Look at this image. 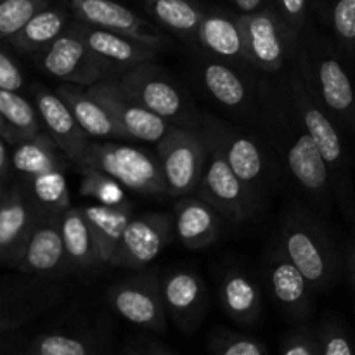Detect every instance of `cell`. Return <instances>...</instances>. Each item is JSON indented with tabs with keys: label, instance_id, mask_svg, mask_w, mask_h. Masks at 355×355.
I'll return each instance as SVG.
<instances>
[{
	"label": "cell",
	"instance_id": "cell-42",
	"mask_svg": "<svg viewBox=\"0 0 355 355\" xmlns=\"http://www.w3.org/2000/svg\"><path fill=\"white\" fill-rule=\"evenodd\" d=\"M277 12L281 14L288 26L298 33L304 28L309 12V0H276Z\"/></svg>",
	"mask_w": 355,
	"mask_h": 355
},
{
	"label": "cell",
	"instance_id": "cell-8",
	"mask_svg": "<svg viewBox=\"0 0 355 355\" xmlns=\"http://www.w3.org/2000/svg\"><path fill=\"white\" fill-rule=\"evenodd\" d=\"M107 302L121 319L134 326L156 333L165 331L166 307L162 279L155 274H142L114 284L107 290Z\"/></svg>",
	"mask_w": 355,
	"mask_h": 355
},
{
	"label": "cell",
	"instance_id": "cell-48",
	"mask_svg": "<svg viewBox=\"0 0 355 355\" xmlns=\"http://www.w3.org/2000/svg\"><path fill=\"white\" fill-rule=\"evenodd\" d=\"M23 355H33V354H30V352H28V354H23Z\"/></svg>",
	"mask_w": 355,
	"mask_h": 355
},
{
	"label": "cell",
	"instance_id": "cell-3",
	"mask_svg": "<svg viewBox=\"0 0 355 355\" xmlns=\"http://www.w3.org/2000/svg\"><path fill=\"white\" fill-rule=\"evenodd\" d=\"M80 172L96 170L113 177L125 189L146 196L166 194L165 177L158 156L141 148L116 142H90Z\"/></svg>",
	"mask_w": 355,
	"mask_h": 355
},
{
	"label": "cell",
	"instance_id": "cell-30",
	"mask_svg": "<svg viewBox=\"0 0 355 355\" xmlns=\"http://www.w3.org/2000/svg\"><path fill=\"white\" fill-rule=\"evenodd\" d=\"M68 23V16L61 7L49 6L42 12H38L33 19L28 21L26 26L14 35L9 42L10 47L23 54H35L42 52L62 35Z\"/></svg>",
	"mask_w": 355,
	"mask_h": 355
},
{
	"label": "cell",
	"instance_id": "cell-28",
	"mask_svg": "<svg viewBox=\"0 0 355 355\" xmlns=\"http://www.w3.org/2000/svg\"><path fill=\"white\" fill-rule=\"evenodd\" d=\"M37 113L17 92L0 90V137L10 146L38 137L42 128Z\"/></svg>",
	"mask_w": 355,
	"mask_h": 355
},
{
	"label": "cell",
	"instance_id": "cell-26",
	"mask_svg": "<svg viewBox=\"0 0 355 355\" xmlns=\"http://www.w3.org/2000/svg\"><path fill=\"white\" fill-rule=\"evenodd\" d=\"M61 232L68 267L75 270H85L103 263L96 239L83 217L82 208L76 207L64 211V215L61 217Z\"/></svg>",
	"mask_w": 355,
	"mask_h": 355
},
{
	"label": "cell",
	"instance_id": "cell-39",
	"mask_svg": "<svg viewBox=\"0 0 355 355\" xmlns=\"http://www.w3.org/2000/svg\"><path fill=\"white\" fill-rule=\"evenodd\" d=\"M283 355H322L321 336L309 328H300L284 338Z\"/></svg>",
	"mask_w": 355,
	"mask_h": 355
},
{
	"label": "cell",
	"instance_id": "cell-36",
	"mask_svg": "<svg viewBox=\"0 0 355 355\" xmlns=\"http://www.w3.org/2000/svg\"><path fill=\"white\" fill-rule=\"evenodd\" d=\"M80 193L87 198H92L96 203L101 205H120L127 201L123 193V186L113 177L106 175L96 170H87L82 172V184H80Z\"/></svg>",
	"mask_w": 355,
	"mask_h": 355
},
{
	"label": "cell",
	"instance_id": "cell-6",
	"mask_svg": "<svg viewBox=\"0 0 355 355\" xmlns=\"http://www.w3.org/2000/svg\"><path fill=\"white\" fill-rule=\"evenodd\" d=\"M207 144L208 162L198 186V196L234 224L250 220L259 208V194L236 175L217 146L208 141Z\"/></svg>",
	"mask_w": 355,
	"mask_h": 355
},
{
	"label": "cell",
	"instance_id": "cell-40",
	"mask_svg": "<svg viewBox=\"0 0 355 355\" xmlns=\"http://www.w3.org/2000/svg\"><path fill=\"white\" fill-rule=\"evenodd\" d=\"M321 349L322 355H355L347 331L333 321H328L322 328Z\"/></svg>",
	"mask_w": 355,
	"mask_h": 355
},
{
	"label": "cell",
	"instance_id": "cell-31",
	"mask_svg": "<svg viewBox=\"0 0 355 355\" xmlns=\"http://www.w3.org/2000/svg\"><path fill=\"white\" fill-rule=\"evenodd\" d=\"M61 155L54 139L47 132H42L38 137L12 146L14 172L26 179H33L40 173L62 168Z\"/></svg>",
	"mask_w": 355,
	"mask_h": 355
},
{
	"label": "cell",
	"instance_id": "cell-18",
	"mask_svg": "<svg viewBox=\"0 0 355 355\" xmlns=\"http://www.w3.org/2000/svg\"><path fill=\"white\" fill-rule=\"evenodd\" d=\"M266 274L276 304L291 318H309L314 288L279 248L272 250L267 257Z\"/></svg>",
	"mask_w": 355,
	"mask_h": 355
},
{
	"label": "cell",
	"instance_id": "cell-10",
	"mask_svg": "<svg viewBox=\"0 0 355 355\" xmlns=\"http://www.w3.org/2000/svg\"><path fill=\"white\" fill-rule=\"evenodd\" d=\"M40 215L30 189L12 184L2 189L0 203V260L6 267H19Z\"/></svg>",
	"mask_w": 355,
	"mask_h": 355
},
{
	"label": "cell",
	"instance_id": "cell-29",
	"mask_svg": "<svg viewBox=\"0 0 355 355\" xmlns=\"http://www.w3.org/2000/svg\"><path fill=\"white\" fill-rule=\"evenodd\" d=\"M201 82L218 104L231 110H239L250 99L245 78L222 59H207L201 64Z\"/></svg>",
	"mask_w": 355,
	"mask_h": 355
},
{
	"label": "cell",
	"instance_id": "cell-9",
	"mask_svg": "<svg viewBox=\"0 0 355 355\" xmlns=\"http://www.w3.org/2000/svg\"><path fill=\"white\" fill-rule=\"evenodd\" d=\"M116 82L128 96L165 120H184L189 113L182 89L151 61L123 73Z\"/></svg>",
	"mask_w": 355,
	"mask_h": 355
},
{
	"label": "cell",
	"instance_id": "cell-32",
	"mask_svg": "<svg viewBox=\"0 0 355 355\" xmlns=\"http://www.w3.org/2000/svg\"><path fill=\"white\" fill-rule=\"evenodd\" d=\"M30 194L37 207L40 218L59 217L69 210V191L62 168L51 170L40 175L28 179Z\"/></svg>",
	"mask_w": 355,
	"mask_h": 355
},
{
	"label": "cell",
	"instance_id": "cell-15",
	"mask_svg": "<svg viewBox=\"0 0 355 355\" xmlns=\"http://www.w3.org/2000/svg\"><path fill=\"white\" fill-rule=\"evenodd\" d=\"M69 3L82 23L127 35L158 51L166 45L165 37L151 23L121 3L113 0H69Z\"/></svg>",
	"mask_w": 355,
	"mask_h": 355
},
{
	"label": "cell",
	"instance_id": "cell-5",
	"mask_svg": "<svg viewBox=\"0 0 355 355\" xmlns=\"http://www.w3.org/2000/svg\"><path fill=\"white\" fill-rule=\"evenodd\" d=\"M156 156L165 177L166 196L184 198L198 186L208 162V144L201 132L173 127L156 142Z\"/></svg>",
	"mask_w": 355,
	"mask_h": 355
},
{
	"label": "cell",
	"instance_id": "cell-27",
	"mask_svg": "<svg viewBox=\"0 0 355 355\" xmlns=\"http://www.w3.org/2000/svg\"><path fill=\"white\" fill-rule=\"evenodd\" d=\"M220 304L229 318L243 324H252L259 319L262 297L255 281L246 274L232 270L220 283Z\"/></svg>",
	"mask_w": 355,
	"mask_h": 355
},
{
	"label": "cell",
	"instance_id": "cell-22",
	"mask_svg": "<svg viewBox=\"0 0 355 355\" xmlns=\"http://www.w3.org/2000/svg\"><path fill=\"white\" fill-rule=\"evenodd\" d=\"M64 266H68V259L62 241L61 218H40L17 269L30 276H52Z\"/></svg>",
	"mask_w": 355,
	"mask_h": 355
},
{
	"label": "cell",
	"instance_id": "cell-20",
	"mask_svg": "<svg viewBox=\"0 0 355 355\" xmlns=\"http://www.w3.org/2000/svg\"><path fill=\"white\" fill-rule=\"evenodd\" d=\"M80 26H82L83 37L94 54L99 55L106 64H110L118 76L130 71L132 68L142 64V62L153 61L158 54V49L142 44L127 35L90 26L82 21H80Z\"/></svg>",
	"mask_w": 355,
	"mask_h": 355
},
{
	"label": "cell",
	"instance_id": "cell-21",
	"mask_svg": "<svg viewBox=\"0 0 355 355\" xmlns=\"http://www.w3.org/2000/svg\"><path fill=\"white\" fill-rule=\"evenodd\" d=\"M173 224L180 245L187 250H205L217 241L220 214L200 196L177 198Z\"/></svg>",
	"mask_w": 355,
	"mask_h": 355
},
{
	"label": "cell",
	"instance_id": "cell-19",
	"mask_svg": "<svg viewBox=\"0 0 355 355\" xmlns=\"http://www.w3.org/2000/svg\"><path fill=\"white\" fill-rule=\"evenodd\" d=\"M286 166L298 186L328 203L331 198V170L314 139L302 132L286 149Z\"/></svg>",
	"mask_w": 355,
	"mask_h": 355
},
{
	"label": "cell",
	"instance_id": "cell-4",
	"mask_svg": "<svg viewBox=\"0 0 355 355\" xmlns=\"http://www.w3.org/2000/svg\"><path fill=\"white\" fill-rule=\"evenodd\" d=\"M38 66L52 78L82 87L116 78L113 68L89 47L80 23L66 28L61 37L38 52Z\"/></svg>",
	"mask_w": 355,
	"mask_h": 355
},
{
	"label": "cell",
	"instance_id": "cell-24",
	"mask_svg": "<svg viewBox=\"0 0 355 355\" xmlns=\"http://www.w3.org/2000/svg\"><path fill=\"white\" fill-rule=\"evenodd\" d=\"M83 211L87 224L92 231L99 250L101 262L110 263L120 245L128 222L132 220V205L123 201L120 205H101L92 203L80 207Z\"/></svg>",
	"mask_w": 355,
	"mask_h": 355
},
{
	"label": "cell",
	"instance_id": "cell-41",
	"mask_svg": "<svg viewBox=\"0 0 355 355\" xmlns=\"http://www.w3.org/2000/svg\"><path fill=\"white\" fill-rule=\"evenodd\" d=\"M23 82V73H21L16 59L10 55L7 49H2L0 51V90L19 92Z\"/></svg>",
	"mask_w": 355,
	"mask_h": 355
},
{
	"label": "cell",
	"instance_id": "cell-13",
	"mask_svg": "<svg viewBox=\"0 0 355 355\" xmlns=\"http://www.w3.org/2000/svg\"><path fill=\"white\" fill-rule=\"evenodd\" d=\"M87 89L110 110V113L116 118V121L130 139H139V141L155 142L156 144L172 128V123L168 120L158 116L151 110L142 106L134 97L128 96L118 85L116 78L104 80L96 85L87 87Z\"/></svg>",
	"mask_w": 355,
	"mask_h": 355
},
{
	"label": "cell",
	"instance_id": "cell-44",
	"mask_svg": "<svg viewBox=\"0 0 355 355\" xmlns=\"http://www.w3.org/2000/svg\"><path fill=\"white\" fill-rule=\"evenodd\" d=\"M266 0H234L236 7L241 10V14H253L262 9Z\"/></svg>",
	"mask_w": 355,
	"mask_h": 355
},
{
	"label": "cell",
	"instance_id": "cell-46",
	"mask_svg": "<svg viewBox=\"0 0 355 355\" xmlns=\"http://www.w3.org/2000/svg\"><path fill=\"white\" fill-rule=\"evenodd\" d=\"M148 352H149V355H170L168 350H165L163 347H159L158 343H155V342L148 343Z\"/></svg>",
	"mask_w": 355,
	"mask_h": 355
},
{
	"label": "cell",
	"instance_id": "cell-34",
	"mask_svg": "<svg viewBox=\"0 0 355 355\" xmlns=\"http://www.w3.org/2000/svg\"><path fill=\"white\" fill-rule=\"evenodd\" d=\"M52 0H2L0 2V37L9 42L19 33L28 21L47 9Z\"/></svg>",
	"mask_w": 355,
	"mask_h": 355
},
{
	"label": "cell",
	"instance_id": "cell-33",
	"mask_svg": "<svg viewBox=\"0 0 355 355\" xmlns=\"http://www.w3.org/2000/svg\"><path fill=\"white\" fill-rule=\"evenodd\" d=\"M148 12L179 35H198L205 12L191 0H146Z\"/></svg>",
	"mask_w": 355,
	"mask_h": 355
},
{
	"label": "cell",
	"instance_id": "cell-25",
	"mask_svg": "<svg viewBox=\"0 0 355 355\" xmlns=\"http://www.w3.org/2000/svg\"><path fill=\"white\" fill-rule=\"evenodd\" d=\"M198 40L215 58L250 62L239 16L231 17L218 12L205 14L198 30Z\"/></svg>",
	"mask_w": 355,
	"mask_h": 355
},
{
	"label": "cell",
	"instance_id": "cell-7",
	"mask_svg": "<svg viewBox=\"0 0 355 355\" xmlns=\"http://www.w3.org/2000/svg\"><path fill=\"white\" fill-rule=\"evenodd\" d=\"M302 68L326 111L355 132V90L338 58L328 49L315 45L309 61L302 58Z\"/></svg>",
	"mask_w": 355,
	"mask_h": 355
},
{
	"label": "cell",
	"instance_id": "cell-45",
	"mask_svg": "<svg viewBox=\"0 0 355 355\" xmlns=\"http://www.w3.org/2000/svg\"><path fill=\"white\" fill-rule=\"evenodd\" d=\"M347 266H349L350 277H352V283L355 286V227L352 236H350L349 250H347Z\"/></svg>",
	"mask_w": 355,
	"mask_h": 355
},
{
	"label": "cell",
	"instance_id": "cell-17",
	"mask_svg": "<svg viewBox=\"0 0 355 355\" xmlns=\"http://www.w3.org/2000/svg\"><path fill=\"white\" fill-rule=\"evenodd\" d=\"M162 293L166 312L182 331L198 328L207 312V288L193 270H170L162 277Z\"/></svg>",
	"mask_w": 355,
	"mask_h": 355
},
{
	"label": "cell",
	"instance_id": "cell-2",
	"mask_svg": "<svg viewBox=\"0 0 355 355\" xmlns=\"http://www.w3.org/2000/svg\"><path fill=\"white\" fill-rule=\"evenodd\" d=\"M291 89H293L295 107L298 118L304 125L305 132L315 141L321 149L331 177L335 175V193L342 203L343 211L350 220L355 218V201L352 196V184L349 177V165L345 159V148L342 137L336 128L335 121L329 116L324 106L318 103V96L309 83L304 68L302 73H295L291 76Z\"/></svg>",
	"mask_w": 355,
	"mask_h": 355
},
{
	"label": "cell",
	"instance_id": "cell-16",
	"mask_svg": "<svg viewBox=\"0 0 355 355\" xmlns=\"http://www.w3.org/2000/svg\"><path fill=\"white\" fill-rule=\"evenodd\" d=\"M201 135L220 149L236 175L259 194V187L266 177V156L260 146L252 137L238 134L215 120L203 121Z\"/></svg>",
	"mask_w": 355,
	"mask_h": 355
},
{
	"label": "cell",
	"instance_id": "cell-47",
	"mask_svg": "<svg viewBox=\"0 0 355 355\" xmlns=\"http://www.w3.org/2000/svg\"><path fill=\"white\" fill-rule=\"evenodd\" d=\"M125 355H144L142 352H139V350H134V349H127V352Z\"/></svg>",
	"mask_w": 355,
	"mask_h": 355
},
{
	"label": "cell",
	"instance_id": "cell-37",
	"mask_svg": "<svg viewBox=\"0 0 355 355\" xmlns=\"http://www.w3.org/2000/svg\"><path fill=\"white\" fill-rule=\"evenodd\" d=\"M331 24L343 49H355V0H331Z\"/></svg>",
	"mask_w": 355,
	"mask_h": 355
},
{
	"label": "cell",
	"instance_id": "cell-23",
	"mask_svg": "<svg viewBox=\"0 0 355 355\" xmlns=\"http://www.w3.org/2000/svg\"><path fill=\"white\" fill-rule=\"evenodd\" d=\"M55 92L68 104L80 127L90 139H130L110 110L96 99L87 87L61 83Z\"/></svg>",
	"mask_w": 355,
	"mask_h": 355
},
{
	"label": "cell",
	"instance_id": "cell-35",
	"mask_svg": "<svg viewBox=\"0 0 355 355\" xmlns=\"http://www.w3.org/2000/svg\"><path fill=\"white\" fill-rule=\"evenodd\" d=\"M28 352L33 355H103L96 345L87 340L61 335V333L37 336Z\"/></svg>",
	"mask_w": 355,
	"mask_h": 355
},
{
	"label": "cell",
	"instance_id": "cell-11",
	"mask_svg": "<svg viewBox=\"0 0 355 355\" xmlns=\"http://www.w3.org/2000/svg\"><path fill=\"white\" fill-rule=\"evenodd\" d=\"M175 234L173 217L168 214H142L132 217L110 266L144 269L153 262Z\"/></svg>",
	"mask_w": 355,
	"mask_h": 355
},
{
	"label": "cell",
	"instance_id": "cell-12",
	"mask_svg": "<svg viewBox=\"0 0 355 355\" xmlns=\"http://www.w3.org/2000/svg\"><path fill=\"white\" fill-rule=\"evenodd\" d=\"M243 33L250 64L267 73L279 71L286 59L288 45L295 33L279 12L272 9H260L253 14H241Z\"/></svg>",
	"mask_w": 355,
	"mask_h": 355
},
{
	"label": "cell",
	"instance_id": "cell-43",
	"mask_svg": "<svg viewBox=\"0 0 355 355\" xmlns=\"http://www.w3.org/2000/svg\"><path fill=\"white\" fill-rule=\"evenodd\" d=\"M12 172V146L6 139L0 137V179H2V189L9 186L10 173Z\"/></svg>",
	"mask_w": 355,
	"mask_h": 355
},
{
	"label": "cell",
	"instance_id": "cell-1",
	"mask_svg": "<svg viewBox=\"0 0 355 355\" xmlns=\"http://www.w3.org/2000/svg\"><path fill=\"white\" fill-rule=\"evenodd\" d=\"M277 248L302 270L314 291L328 290L340 274V257L331 236L307 210L293 208L283 218Z\"/></svg>",
	"mask_w": 355,
	"mask_h": 355
},
{
	"label": "cell",
	"instance_id": "cell-38",
	"mask_svg": "<svg viewBox=\"0 0 355 355\" xmlns=\"http://www.w3.org/2000/svg\"><path fill=\"white\" fill-rule=\"evenodd\" d=\"M214 352L215 355H267V349L255 338L225 333L215 338Z\"/></svg>",
	"mask_w": 355,
	"mask_h": 355
},
{
	"label": "cell",
	"instance_id": "cell-14",
	"mask_svg": "<svg viewBox=\"0 0 355 355\" xmlns=\"http://www.w3.org/2000/svg\"><path fill=\"white\" fill-rule=\"evenodd\" d=\"M33 97L35 107L47 134L54 139L66 159H69L75 166H80L90 146V137L80 127L68 104L58 92H52L42 85L33 87Z\"/></svg>",
	"mask_w": 355,
	"mask_h": 355
}]
</instances>
